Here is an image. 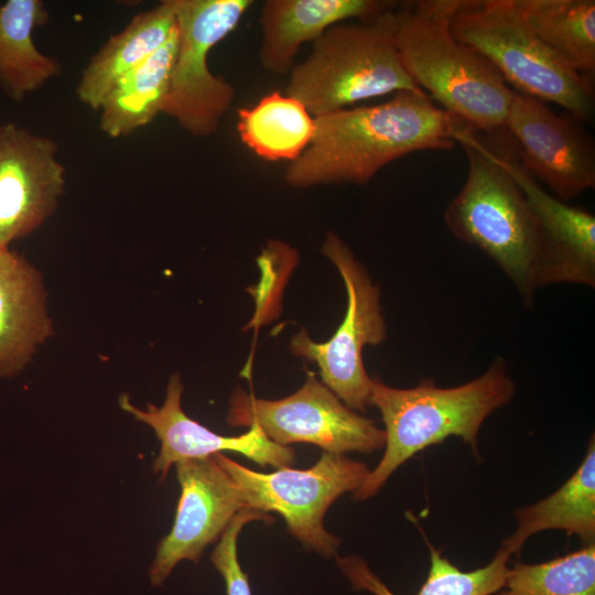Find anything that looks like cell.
<instances>
[{"instance_id": "cell-21", "label": "cell", "mask_w": 595, "mask_h": 595, "mask_svg": "<svg viewBox=\"0 0 595 595\" xmlns=\"http://www.w3.org/2000/svg\"><path fill=\"white\" fill-rule=\"evenodd\" d=\"M177 43L176 24L161 48L123 75L108 91L99 107V128L107 137H127L162 112Z\"/></svg>"}, {"instance_id": "cell-19", "label": "cell", "mask_w": 595, "mask_h": 595, "mask_svg": "<svg viewBox=\"0 0 595 595\" xmlns=\"http://www.w3.org/2000/svg\"><path fill=\"white\" fill-rule=\"evenodd\" d=\"M515 532L501 547L519 553L533 534L551 529L577 536L583 543L595 540V440L591 436L583 462L572 476L547 498L513 511Z\"/></svg>"}, {"instance_id": "cell-25", "label": "cell", "mask_w": 595, "mask_h": 595, "mask_svg": "<svg viewBox=\"0 0 595 595\" xmlns=\"http://www.w3.org/2000/svg\"><path fill=\"white\" fill-rule=\"evenodd\" d=\"M495 595H595V543L547 562L513 563Z\"/></svg>"}, {"instance_id": "cell-18", "label": "cell", "mask_w": 595, "mask_h": 595, "mask_svg": "<svg viewBox=\"0 0 595 595\" xmlns=\"http://www.w3.org/2000/svg\"><path fill=\"white\" fill-rule=\"evenodd\" d=\"M175 29L173 0H164L155 8L134 15L87 63L76 88L79 101L99 110L112 86L161 48Z\"/></svg>"}, {"instance_id": "cell-26", "label": "cell", "mask_w": 595, "mask_h": 595, "mask_svg": "<svg viewBox=\"0 0 595 595\" xmlns=\"http://www.w3.org/2000/svg\"><path fill=\"white\" fill-rule=\"evenodd\" d=\"M255 520L270 523L272 517L250 508L238 511L212 552L210 561L224 578L226 595H252L248 575L238 561L237 541L244 526Z\"/></svg>"}, {"instance_id": "cell-11", "label": "cell", "mask_w": 595, "mask_h": 595, "mask_svg": "<svg viewBox=\"0 0 595 595\" xmlns=\"http://www.w3.org/2000/svg\"><path fill=\"white\" fill-rule=\"evenodd\" d=\"M516 154L530 174L563 202L595 187V145L582 122L513 90L505 122Z\"/></svg>"}, {"instance_id": "cell-20", "label": "cell", "mask_w": 595, "mask_h": 595, "mask_svg": "<svg viewBox=\"0 0 595 595\" xmlns=\"http://www.w3.org/2000/svg\"><path fill=\"white\" fill-rule=\"evenodd\" d=\"M50 14L41 0H7L0 3V86L21 101L61 73L60 63L36 47L33 32Z\"/></svg>"}, {"instance_id": "cell-13", "label": "cell", "mask_w": 595, "mask_h": 595, "mask_svg": "<svg viewBox=\"0 0 595 595\" xmlns=\"http://www.w3.org/2000/svg\"><path fill=\"white\" fill-rule=\"evenodd\" d=\"M57 144L14 123H0V247L40 228L65 191Z\"/></svg>"}, {"instance_id": "cell-12", "label": "cell", "mask_w": 595, "mask_h": 595, "mask_svg": "<svg viewBox=\"0 0 595 595\" xmlns=\"http://www.w3.org/2000/svg\"><path fill=\"white\" fill-rule=\"evenodd\" d=\"M175 467L181 494L171 531L159 542L149 570L152 586L162 585L181 561L198 563L236 513L249 508L214 456L183 461Z\"/></svg>"}, {"instance_id": "cell-22", "label": "cell", "mask_w": 595, "mask_h": 595, "mask_svg": "<svg viewBox=\"0 0 595 595\" xmlns=\"http://www.w3.org/2000/svg\"><path fill=\"white\" fill-rule=\"evenodd\" d=\"M241 142L266 161L298 159L311 143L315 118L298 99L272 91L237 112Z\"/></svg>"}, {"instance_id": "cell-5", "label": "cell", "mask_w": 595, "mask_h": 595, "mask_svg": "<svg viewBox=\"0 0 595 595\" xmlns=\"http://www.w3.org/2000/svg\"><path fill=\"white\" fill-rule=\"evenodd\" d=\"M396 24L392 8L369 20L329 28L289 73L286 95L318 117L358 101L420 90L400 60Z\"/></svg>"}, {"instance_id": "cell-17", "label": "cell", "mask_w": 595, "mask_h": 595, "mask_svg": "<svg viewBox=\"0 0 595 595\" xmlns=\"http://www.w3.org/2000/svg\"><path fill=\"white\" fill-rule=\"evenodd\" d=\"M52 333L41 273L23 256L0 247V377L23 370Z\"/></svg>"}, {"instance_id": "cell-15", "label": "cell", "mask_w": 595, "mask_h": 595, "mask_svg": "<svg viewBox=\"0 0 595 595\" xmlns=\"http://www.w3.org/2000/svg\"><path fill=\"white\" fill-rule=\"evenodd\" d=\"M183 391L182 380L174 374L169 379L161 407L148 403L141 409L128 394L119 397L120 408L150 426L159 439L160 451L152 468L162 480L180 462L207 458L225 451L240 453L263 467H291L295 463L294 451L272 442L257 424H251L248 432L239 436H224L191 419L182 409Z\"/></svg>"}, {"instance_id": "cell-7", "label": "cell", "mask_w": 595, "mask_h": 595, "mask_svg": "<svg viewBox=\"0 0 595 595\" xmlns=\"http://www.w3.org/2000/svg\"><path fill=\"white\" fill-rule=\"evenodd\" d=\"M251 0H173L178 43L162 113L195 138L214 134L236 91L209 69L212 48L228 36Z\"/></svg>"}, {"instance_id": "cell-10", "label": "cell", "mask_w": 595, "mask_h": 595, "mask_svg": "<svg viewBox=\"0 0 595 595\" xmlns=\"http://www.w3.org/2000/svg\"><path fill=\"white\" fill-rule=\"evenodd\" d=\"M227 421L235 426L257 424L274 443H310L327 453H372L386 444L385 431L349 409L313 372L304 385L280 400L258 399L237 389Z\"/></svg>"}, {"instance_id": "cell-8", "label": "cell", "mask_w": 595, "mask_h": 595, "mask_svg": "<svg viewBox=\"0 0 595 595\" xmlns=\"http://www.w3.org/2000/svg\"><path fill=\"white\" fill-rule=\"evenodd\" d=\"M213 456L241 489L249 508L278 512L303 545L325 558L337 555L340 540L326 531L324 516L339 496L361 486L370 472L366 464L324 452L307 469L280 467L266 474L223 453Z\"/></svg>"}, {"instance_id": "cell-6", "label": "cell", "mask_w": 595, "mask_h": 595, "mask_svg": "<svg viewBox=\"0 0 595 595\" xmlns=\"http://www.w3.org/2000/svg\"><path fill=\"white\" fill-rule=\"evenodd\" d=\"M448 26L483 55L517 93L562 107L580 122L594 118L591 77L562 62L529 28L512 0H447Z\"/></svg>"}, {"instance_id": "cell-1", "label": "cell", "mask_w": 595, "mask_h": 595, "mask_svg": "<svg viewBox=\"0 0 595 595\" xmlns=\"http://www.w3.org/2000/svg\"><path fill=\"white\" fill-rule=\"evenodd\" d=\"M314 118L311 143L284 172L285 182L295 188L367 183L412 152L452 149L469 128L421 89Z\"/></svg>"}, {"instance_id": "cell-9", "label": "cell", "mask_w": 595, "mask_h": 595, "mask_svg": "<svg viewBox=\"0 0 595 595\" xmlns=\"http://www.w3.org/2000/svg\"><path fill=\"white\" fill-rule=\"evenodd\" d=\"M322 251L344 281L346 313L327 342L315 343L302 329L292 337L290 348L294 355L317 365L324 385L344 404L363 412L369 405L372 385L363 361V349L366 345L381 344L387 335L380 291L366 268L336 234L326 235Z\"/></svg>"}, {"instance_id": "cell-4", "label": "cell", "mask_w": 595, "mask_h": 595, "mask_svg": "<svg viewBox=\"0 0 595 595\" xmlns=\"http://www.w3.org/2000/svg\"><path fill=\"white\" fill-rule=\"evenodd\" d=\"M396 23L402 65L432 101L478 132L505 128L513 90L483 55L452 34L447 0L415 1L396 11Z\"/></svg>"}, {"instance_id": "cell-2", "label": "cell", "mask_w": 595, "mask_h": 595, "mask_svg": "<svg viewBox=\"0 0 595 595\" xmlns=\"http://www.w3.org/2000/svg\"><path fill=\"white\" fill-rule=\"evenodd\" d=\"M516 389L500 357L479 377L451 388L437 387L432 378H425L415 387L400 389L372 377L369 404L379 410L385 424V453L354 499L375 496L403 463L450 436L461 437L479 457L483 423L513 399Z\"/></svg>"}, {"instance_id": "cell-24", "label": "cell", "mask_w": 595, "mask_h": 595, "mask_svg": "<svg viewBox=\"0 0 595 595\" xmlns=\"http://www.w3.org/2000/svg\"><path fill=\"white\" fill-rule=\"evenodd\" d=\"M532 32L567 66L595 71L594 0H512Z\"/></svg>"}, {"instance_id": "cell-3", "label": "cell", "mask_w": 595, "mask_h": 595, "mask_svg": "<svg viewBox=\"0 0 595 595\" xmlns=\"http://www.w3.org/2000/svg\"><path fill=\"white\" fill-rule=\"evenodd\" d=\"M497 132L484 138L469 127L458 138L467 159V175L443 220L457 240L490 258L512 283L523 306L531 309L540 289L537 226L505 164Z\"/></svg>"}, {"instance_id": "cell-23", "label": "cell", "mask_w": 595, "mask_h": 595, "mask_svg": "<svg viewBox=\"0 0 595 595\" xmlns=\"http://www.w3.org/2000/svg\"><path fill=\"white\" fill-rule=\"evenodd\" d=\"M430 552V567L425 581L415 595H495L505 585L511 553L500 545L493 560L479 569L462 571L424 536ZM337 566L355 591L372 595H397L358 555L337 558Z\"/></svg>"}, {"instance_id": "cell-14", "label": "cell", "mask_w": 595, "mask_h": 595, "mask_svg": "<svg viewBox=\"0 0 595 595\" xmlns=\"http://www.w3.org/2000/svg\"><path fill=\"white\" fill-rule=\"evenodd\" d=\"M505 164L532 212L539 242V288L595 286V216L544 190L519 161L505 129L497 132Z\"/></svg>"}, {"instance_id": "cell-16", "label": "cell", "mask_w": 595, "mask_h": 595, "mask_svg": "<svg viewBox=\"0 0 595 595\" xmlns=\"http://www.w3.org/2000/svg\"><path fill=\"white\" fill-rule=\"evenodd\" d=\"M392 3L380 0H267L259 15V61L272 74H288L303 44L315 42L336 24L375 18L392 9Z\"/></svg>"}]
</instances>
